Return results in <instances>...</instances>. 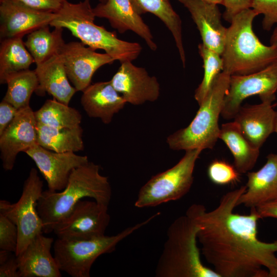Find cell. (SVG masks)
I'll return each instance as SVG.
<instances>
[{"label":"cell","instance_id":"obj_1","mask_svg":"<svg viewBox=\"0 0 277 277\" xmlns=\"http://www.w3.org/2000/svg\"><path fill=\"white\" fill-rule=\"evenodd\" d=\"M246 189L243 185L225 193L212 210L194 204L186 212L199 226L202 253L220 277H267L262 267L268 269L276 258L277 241L266 243L258 238L255 209L246 215L234 212Z\"/></svg>","mask_w":277,"mask_h":277},{"label":"cell","instance_id":"obj_2","mask_svg":"<svg viewBox=\"0 0 277 277\" xmlns=\"http://www.w3.org/2000/svg\"><path fill=\"white\" fill-rule=\"evenodd\" d=\"M99 171L98 165L89 161L72 171L63 191H43L37 201V210L42 221L44 233L53 232L57 223L83 198L91 197L108 206L111 187L108 177L101 175Z\"/></svg>","mask_w":277,"mask_h":277},{"label":"cell","instance_id":"obj_3","mask_svg":"<svg viewBox=\"0 0 277 277\" xmlns=\"http://www.w3.org/2000/svg\"><path fill=\"white\" fill-rule=\"evenodd\" d=\"M258 13L251 8L235 15L227 28L221 54L223 69L230 75L257 72L277 61V46H266L256 36L252 23Z\"/></svg>","mask_w":277,"mask_h":277},{"label":"cell","instance_id":"obj_4","mask_svg":"<svg viewBox=\"0 0 277 277\" xmlns=\"http://www.w3.org/2000/svg\"><path fill=\"white\" fill-rule=\"evenodd\" d=\"M50 26L66 28L85 45L102 49L121 63L136 60L142 47L136 42L118 38L114 32L95 24V17L90 0L77 3L66 1L56 12Z\"/></svg>","mask_w":277,"mask_h":277},{"label":"cell","instance_id":"obj_5","mask_svg":"<svg viewBox=\"0 0 277 277\" xmlns=\"http://www.w3.org/2000/svg\"><path fill=\"white\" fill-rule=\"evenodd\" d=\"M200 227L187 214L175 219L155 271L157 277H220L202 262L197 244Z\"/></svg>","mask_w":277,"mask_h":277},{"label":"cell","instance_id":"obj_6","mask_svg":"<svg viewBox=\"0 0 277 277\" xmlns=\"http://www.w3.org/2000/svg\"><path fill=\"white\" fill-rule=\"evenodd\" d=\"M231 75L222 71L213 82L193 120L167 138V143L173 150L212 149L220 130L219 125L225 96Z\"/></svg>","mask_w":277,"mask_h":277},{"label":"cell","instance_id":"obj_7","mask_svg":"<svg viewBox=\"0 0 277 277\" xmlns=\"http://www.w3.org/2000/svg\"><path fill=\"white\" fill-rule=\"evenodd\" d=\"M160 214L158 212L147 220L128 227L112 236L90 240H68L58 238L53 244L54 257L61 271L72 277H89L91 268L101 255L115 250L122 240Z\"/></svg>","mask_w":277,"mask_h":277},{"label":"cell","instance_id":"obj_8","mask_svg":"<svg viewBox=\"0 0 277 277\" xmlns=\"http://www.w3.org/2000/svg\"><path fill=\"white\" fill-rule=\"evenodd\" d=\"M202 151L200 148L185 151L174 166L153 176L141 188L134 206L155 207L184 197L191 188L195 163Z\"/></svg>","mask_w":277,"mask_h":277},{"label":"cell","instance_id":"obj_9","mask_svg":"<svg viewBox=\"0 0 277 277\" xmlns=\"http://www.w3.org/2000/svg\"><path fill=\"white\" fill-rule=\"evenodd\" d=\"M43 183L36 169L32 168L25 181L21 196L15 203L0 201V213L17 227L18 243L16 256L39 233H43V223L37 210L38 199L43 192Z\"/></svg>","mask_w":277,"mask_h":277},{"label":"cell","instance_id":"obj_10","mask_svg":"<svg viewBox=\"0 0 277 277\" xmlns=\"http://www.w3.org/2000/svg\"><path fill=\"white\" fill-rule=\"evenodd\" d=\"M276 91L277 61L255 72L231 75L221 115L227 120L233 119L244 100L259 95L261 101H274Z\"/></svg>","mask_w":277,"mask_h":277},{"label":"cell","instance_id":"obj_11","mask_svg":"<svg viewBox=\"0 0 277 277\" xmlns=\"http://www.w3.org/2000/svg\"><path fill=\"white\" fill-rule=\"evenodd\" d=\"M108 207L95 200H81L57 223L53 232L58 238L68 240H90L104 236L110 221Z\"/></svg>","mask_w":277,"mask_h":277},{"label":"cell","instance_id":"obj_12","mask_svg":"<svg viewBox=\"0 0 277 277\" xmlns=\"http://www.w3.org/2000/svg\"><path fill=\"white\" fill-rule=\"evenodd\" d=\"M81 42L65 43L60 54L69 80L77 91H83L101 67L113 63L115 60L106 53H101Z\"/></svg>","mask_w":277,"mask_h":277},{"label":"cell","instance_id":"obj_13","mask_svg":"<svg viewBox=\"0 0 277 277\" xmlns=\"http://www.w3.org/2000/svg\"><path fill=\"white\" fill-rule=\"evenodd\" d=\"M37 122L29 106L19 109L13 121L0 135L1 159L3 168L11 170L17 155L37 144Z\"/></svg>","mask_w":277,"mask_h":277},{"label":"cell","instance_id":"obj_14","mask_svg":"<svg viewBox=\"0 0 277 277\" xmlns=\"http://www.w3.org/2000/svg\"><path fill=\"white\" fill-rule=\"evenodd\" d=\"M56 13L38 10L17 0H0L1 40L23 37L50 23Z\"/></svg>","mask_w":277,"mask_h":277},{"label":"cell","instance_id":"obj_15","mask_svg":"<svg viewBox=\"0 0 277 277\" xmlns=\"http://www.w3.org/2000/svg\"><path fill=\"white\" fill-rule=\"evenodd\" d=\"M24 152L35 162L47 183L48 190L52 191L63 190L72 171L89 162L86 155L73 152H56L37 144Z\"/></svg>","mask_w":277,"mask_h":277},{"label":"cell","instance_id":"obj_16","mask_svg":"<svg viewBox=\"0 0 277 277\" xmlns=\"http://www.w3.org/2000/svg\"><path fill=\"white\" fill-rule=\"evenodd\" d=\"M110 81L126 103L133 105L154 102L160 94L157 78L150 76L145 68L135 66L132 62L122 63Z\"/></svg>","mask_w":277,"mask_h":277},{"label":"cell","instance_id":"obj_17","mask_svg":"<svg viewBox=\"0 0 277 277\" xmlns=\"http://www.w3.org/2000/svg\"><path fill=\"white\" fill-rule=\"evenodd\" d=\"M93 12L95 17L107 19L119 33L132 31L142 38L151 50H156L157 46L149 26L131 0H107L93 8Z\"/></svg>","mask_w":277,"mask_h":277},{"label":"cell","instance_id":"obj_18","mask_svg":"<svg viewBox=\"0 0 277 277\" xmlns=\"http://www.w3.org/2000/svg\"><path fill=\"white\" fill-rule=\"evenodd\" d=\"M272 101L241 106L233 118L241 131L255 148L260 149L274 132L276 111Z\"/></svg>","mask_w":277,"mask_h":277},{"label":"cell","instance_id":"obj_19","mask_svg":"<svg viewBox=\"0 0 277 277\" xmlns=\"http://www.w3.org/2000/svg\"><path fill=\"white\" fill-rule=\"evenodd\" d=\"M190 13L201 36L202 44L222 54L227 28L221 22L217 5L202 0H177Z\"/></svg>","mask_w":277,"mask_h":277},{"label":"cell","instance_id":"obj_20","mask_svg":"<svg viewBox=\"0 0 277 277\" xmlns=\"http://www.w3.org/2000/svg\"><path fill=\"white\" fill-rule=\"evenodd\" d=\"M54 240L37 235L24 250L16 256L19 277H61L59 269L50 250Z\"/></svg>","mask_w":277,"mask_h":277},{"label":"cell","instance_id":"obj_21","mask_svg":"<svg viewBox=\"0 0 277 277\" xmlns=\"http://www.w3.org/2000/svg\"><path fill=\"white\" fill-rule=\"evenodd\" d=\"M247 178L238 206L252 209L277 201V154H269L265 164L256 171L248 172Z\"/></svg>","mask_w":277,"mask_h":277},{"label":"cell","instance_id":"obj_22","mask_svg":"<svg viewBox=\"0 0 277 277\" xmlns=\"http://www.w3.org/2000/svg\"><path fill=\"white\" fill-rule=\"evenodd\" d=\"M81 103L89 117L98 118L108 124L114 114L124 108L126 102L110 81L90 85L83 91Z\"/></svg>","mask_w":277,"mask_h":277},{"label":"cell","instance_id":"obj_23","mask_svg":"<svg viewBox=\"0 0 277 277\" xmlns=\"http://www.w3.org/2000/svg\"><path fill=\"white\" fill-rule=\"evenodd\" d=\"M36 66L34 70L38 81V86L36 93L43 95L47 92L56 100L69 105L70 100L77 91L69 83L60 53Z\"/></svg>","mask_w":277,"mask_h":277},{"label":"cell","instance_id":"obj_24","mask_svg":"<svg viewBox=\"0 0 277 277\" xmlns=\"http://www.w3.org/2000/svg\"><path fill=\"white\" fill-rule=\"evenodd\" d=\"M219 139L230 150L233 157L234 166L240 173H248L254 167L260 149L249 143L234 121L222 125Z\"/></svg>","mask_w":277,"mask_h":277},{"label":"cell","instance_id":"obj_25","mask_svg":"<svg viewBox=\"0 0 277 277\" xmlns=\"http://www.w3.org/2000/svg\"><path fill=\"white\" fill-rule=\"evenodd\" d=\"M81 125L56 128L37 123V144L56 152H78L84 148Z\"/></svg>","mask_w":277,"mask_h":277},{"label":"cell","instance_id":"obj_26","mask_svg":"<svg viewBox=\"0 0 277 277\" xmlns=\"http://www.w3.org/2000/svg\"><path fill=\"white\" fill-rule=\"evenodd\" d=\"M140 14L147 12L155 15L171 33L185 67L186 56L182 40V21L170 0H131Z\"/></svg>","mask_w":277,"mask_h":277},{"label":"cell","instance_id":"obj_27","mask_svg":"<svg viewBox=\"0 0 277 277\" xmlns=\"http://www.w3.org/2000/svg\"><path fill=\"white\" fill-rule=\"evenodd\" d=\"M63 28L42 27L28 34L25 45L33 57L36 65L41 64L59 54L65 43L62 36Z\"/></svg>","mask_w":277,"mask_h":277},{"label":"cell","instance_id":"obj_28","mask_svg":"<svg viewBox=\"0 0 277 277\" xmlns=\"http://www.w3.org/2000/svg\"><path fill=\"white\" fill-rule=\"evenodd\" d=\"M35 63L27 49L23 37H12L1 40L0 45V83L9 74L29 69Z\"/></svg>","mask_w":277,"mask_h":277},{"label":"cell","instance_id":"obj_29","mask_svg":"<svg viewBox=\"0 0 277 277\" xmlns=\"http://www.w3.org/2000/svg\"><path fill=\"white\" fill-rule=\"evenodd\" d=\"M7 89L3 100L17 109L29 106L31 96L38 86L35 70L29 69L8 75L4 80Z\"/></svg>","mask_w":277,"mask_h":277},{"label":"cell","instance_id":"obj_30","mask_svg":"<svg viewBox=\"0 0 277 277\" xmlns=\"http://www.w3.org/2000/svg\"><path fill=\"white\" fill-rule=\"evenodd\" d=\"M34 115L37 123L56 128H73L82 121L77 110L54 98L46 100Z\"/></svg>","mask_w":277,"mask_h":277},{"label":"cell","instance_id":"obj_31","mask_svg":"<svg viewBox=\"0 0 277 277\" xmlns=\"http://www.w3.org/2000/svg\"><path fill=\"white\" fill-rule=\"evenodd\" d=\"M198 49L203 62L204 75L195 91L194 98L200 105L215 80L223 71V61L221 54L207 48L202 43L199 45Z\"/></svg>","mask_w":277,"mask_h":277},{"label":"cell","instance_id":"obj_32","mask_svg":"<svg viewBox=\"0 0 277 277\" xmlns=\"http://www.w3.org/2000/svg\"><path fill=\"white\" fill-rule=\"evenodd\" d=\"M210 180L218 185H227L239 180L240 173L234 165L220 160H215L210 163L207 169Z\"/></svg>","mask_w":277,"mask_h":277},{"label":"cell","instance_id":"obj_33","mask_svg":"<svg viewBox=\"0 0 277 277\" xmlns=\"http://www.w3.org/2000/svg\"><path fill=\"white\" fill-rule=\"evenodd\" d=\"M18 243L17 227L0 213V249L15 253Z\"/></svg>","mask_w":277,"mask_h":277},{"label":"cell","instance_id":"obj_34","mask_svg":"<svg viewBox=\"0 0 277 277\" xmlns=\"http://www.w3.org/2000/svg\"><path fill=\"white\" fill-rule=\"evenodd\" d=\"M251 9L258 14H262L264 18L262 26L269 31L277 24V0H252Z\"/></svg>","mask_w":277,"mask_h":277},{"label":"cell","instance_id":"obj_35","mask_svg":"<svg viewBox=\"0 0 277 277\" xmlns=\"http://www.w3.org/2000/svg\"><path fill=\"white\" fill-rule=\"evenodd\" d=\"M252 0H223L225 10L223 14L225 20L231 22L232 18L241 11L251 8Z\"/></svg>","mask_w":277,"mask_h":277},{"label":"cell","instance_id":"obj_36","mask_svg":"<svg viewBox=\"0 0 277 277\" xmlns=\"http://www.w3.org/2000/svg\"><path fill=\"white\" fill-rule=\"evenodd\" d=\"M32 8L46 11L57 12L67 0H17Z\"/></svg>","mask_w":277,"mask_h":277},{"label":"cell","instance_id":"obj_37","mask_svg":"<svg viewBox=\"0 0 277 277\" xmlns=\"http://www.w3.org/2000/svg\"><path fill=\"white\" fill-rule=\"evenodd\" d=\"M18 109L2 100L0 103V135L13 121Z\"/></svg>","mask_w":277,"mask_h":277},{"label":"cell","instance_id":"obj_38","mask_svg":"<svg viewBox=\"0 0 277 277\" xmlns=\"http://www.w3.org/2000/svg\"><path fill=\"white\" fill-rule=\"evenodd\" d=\"M1 277H19L16 256L11 254L8 259L0 264Z\"/></svg>","mask_w":277,"mask_h":277},{"label":"cell","instance_id":"obj_39","mask_svg":"<svg viewBox=\"0 0 277 277\" xmlns=\"http://www.w3.org/2000/svg\"><path fill=\"white\" fill-rule=\"evenodd\" d=\"M254 209L260 219L266 217L277 219V201L263 204Z\"/></svg>","mask_w":277,"mask_h":277},{"label":"cell","instance_id":"obj_40","mask_svg":"<svg viewBox=\"0 0 277 277\" xmlns=\"http://www.w3.org/2000/svg\"><path fill=\"white\" fill-rule=\"evenodd\" d=\"M267 269V277H277V257Z\"/></svg>","mask_w":277,"mask_h":277},{"label":"cell","instance_id":"obj_41","mask_svg":"<svg viewBox=\"0 0 277 277\" xmlns=\"http://www.w3.org/2000/svg\"><path fill=\"white\" fill-rule=\"evenodd\" d=\"M270 42L271 45L277 46V27L272 34Z\"/></svg>","mask_w":277,"mask_h":277},{"label":"cell","instance_id":"obj_42","mask_svg":"<svg viewBox=\"0 0 277 277\" xmlns=\"http://www.w3.org/2000/svg\"><path fill=\"white\" fill-rule=\"evenodd\" d=\"M202 1H204L208 3H210L215 4L216 5H219V4L223 5V0H202Z\"/></svg>","mask_w":277,"mask_h":277},{"label":"cell","instance_id":"obj_43","mask_svg":"<svg viewBox=\"0 0 277 277\" xmlns=\"http://www.w3.org/2000/svg\"><path fill=\"white\" fill-rule=\"evenodd\" d=\"M274 132L276 133L277 134V111H276L275 121Z\"/></svg>","mask_w":277,"mask_h":277},{"label":"cell","instance_id":"obj_44","mask_svg":"<svg viewBox=\"0 0 277 277\" xmlns=\"http://www.w3.org/2000/svg\"><path fill=\"white\" fill-rule=\"evenodd\" d=\"M100 3H105L107 1V0H99Z\"/></svg>","mask_w":277,"mask_h":277}]
</instances>
